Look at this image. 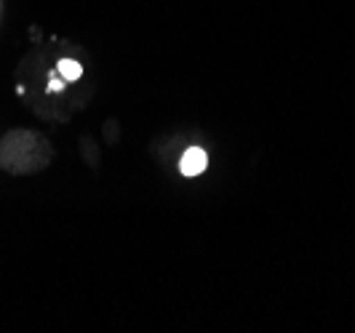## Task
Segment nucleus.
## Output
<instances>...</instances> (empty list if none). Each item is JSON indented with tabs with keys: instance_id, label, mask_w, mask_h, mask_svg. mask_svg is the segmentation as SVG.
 Returning a JSON list of instances; mask_svg holds the SVG:
<instances>
[{
	"instance_id": "1",
	"label": "nucleus",
	"mask_w": 355,
	"mask_h": 333,
	"mask_svg": "<svg viewBox=\"0 0 355 333\" xmlns=\"http://www.w3.org/2000/svg\"><path fill=\"white\" fill-rule=\"evenodd\" d=\"M209 168V155L200 150V147H190L184 150V155L179 160V171L184 176H200Z\"/></svg>"
},
{
	"instance_id": "2",
	"label": "nucleus",
	"mask_w": 355,
	"mask_h": 333,
	"mask_svg": "<svg viewBox=\"0 0 355 333\" xmlns=\"http://www.w3.org/2000/svg\"><path fill=\"white\" fill-rule=\"evenodd\" d=\"M56 72H59V78H62L64 83H75V80L83 78V67H80V62H75V59H62V62L56 64Z\"/></svg>"
},
{
	"instance_id": "3",
	"label": "nucleus",
	"mask_w": 355,
	"mask_h": 333,
	"mask_svg": "<svg viewBox=\"0 0 355 333\" xmlns=\"http://www.w3.org/2000/svg\"><path fill=\"white\" fill-rule=\"evenodd\" d=\"M49 78H51V80H49V93H59V91L64 88V80L59 78V72H56V70H53Z\"/></svg>"
}]
</instances>
